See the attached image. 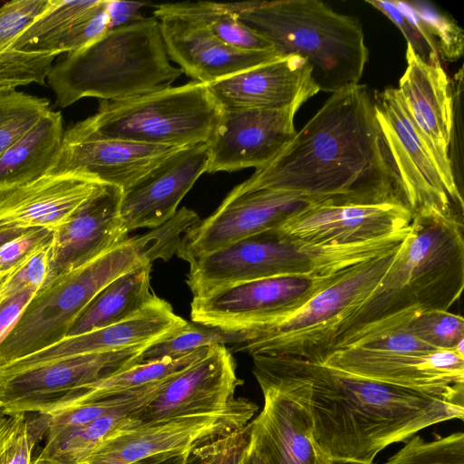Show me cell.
Instances as JSON below:
<instances>
[{
    "mask_svg": "<svg viewBox=\"0 0 464 464\" xmlns=\"http://www.w3.org/2000/svg\"><path fill=\"white\" fill-rule=\"evenodd\" d=\"M261 390L299 402L313 422L314 445L329 459L372 464L387 446L431 425L463 420V397L426 393L301 359L251 354Z\"/></svg>",
    "mask_w": 464,
    "mask_h": 464,
    "instance_id": "cell-1",
    "label": "cell"
},
{
    "mask_svg": "<svg viewBox=\"0 0 464 464\" xmlns=\"http://www.w3.org/2000/svg\"><path fill=\"white\" fill-rule=\"evenodd\" d=\"M237 187L294 192L317 204L408 208L372 96L360 83L332 93L269 163Z\"/></svg>",
    "mask_w": 464,
    "mask_h": 464,
    "instance_id": "cell-2",
    "label": "cell"
},
{
    "mask_svg": "<svg viewBox=\"0 0 464 464\" xmlns=\"http://www.w3.org/2000/svg\"><path fill=\"white\" fill-rule=\"evenodd\" d=\"M463 228V219L435 208L416 211L384 275L335 329L326 358L392 331L419 313L449 311L464 286Z\"/></svg>",
    "mask_w": 464,
    "mask_h": 464,
    "instance_id": "cell-3",
    "label": "cell"
},
{
    "mask_svg": "<svg viewBox=\"0 0 464 464\" xmlns=\"http://www.w3.org/2000/svg\"><path fill=\"white\" fill-rule=\"evenodd\" d=\"M182 73L169 62L159 20L149 16L66 54L47 81L63 108L86 97L120 101L166 89Z\"/></svg>",
    "mask_w": 464,
    "mask_h": 464,
    "instance_id": "cell-4",
    "label": "cell"
},
{
    "mask_svg": "<svg viewBox=\"0 0 464 464\" xmlns=\"http://www.w3.org/2000/svg\"><path fill=\"white\" fill-rule=\"evenodd\" d=\"M236 14L282 56L306 59L320 91L334 93L359 83L369 50L357 17L319 0L247 1Z\"/></svg>",
    "mask_w": 464,
    "mask_h": 464,
    "instance_id": "cell-5",
    "label": "cell"
},
{
    "mask_svg": "<svg viewBox=\"0 0 464 464\" xmlns=\"http://www.w3.org/2000/svg\"><path fill=\"white\" fill-rule=\"evenodd\" d=\"M221 114L206 84L191 81L124 100H100L97 111L77 124L101 137L182 148L208 143Z\"/></svg>",
    "mask_w": 464,
    "mask_h": 464,
    "instance_id": "cell-6",
    "label": "cell"
},
{
    "mask_svg": "<svg viewBox=\"0 0 464 464\" xmlns=\"http://www.w3.org/2000/svg\"><path fill=\"white\" fill-rule=\"evenodd\" d=\"M144 261L149 260L136 237H128L42 287L1 343L0 367L66 337L84 309L110 282Z\"/></svg>",
    "mask_w": 464,
    "mask_h": 464,
    "instance_id": "cell-7",
    "label": "cell"
},
{
    "mask_svg": "<svg viewBox=\"0 0 464 464\" xmlns=\"http://www.w3.org/2000/svg\"><path fill=\"white\" fill-rule=\"evenodd\" d=\"M397 249L348 268L303 306L256 331L239 350L323 363L335 329L373 290Z\"/></svg>",
    "mask_w": 464,
    "mask_h": 464,
    "instance_id": "cell-8",
    "label": "cell"
},
{
    "mask_svg": "<svg viewBox=\"0 0 464 464\" xmlns=\"http://www.w3.org/2000/svg\"><path fill=\"white\" fill-rule=\"evenodd\" d=\"M344 271L327 276H276L227 285L193 296L190 318L227 331L256 332L303 306Z\"/></svg>",
    "mask_w": 464,
    "mask_h": 464,
    "instance_id": "cell-9",
    "label": "cell"
},
{
    "mask_svg": "<svg viewBox=\"0 0 464 464\" xmlns=\"http://www.w3.org/2000/svg\"><path fill=\"white\" fill-rule=\"evenodd\" d=\"M372 96L377 124L412 215L435 208L463 219L462 194L446 179L397 89L375 90Z\"/></svg>",
    "mask_w": 464,
    "mask_h": 464,
    "instance_id": "cell-10",
    "label": "cell"
},
{
    "mask_svg": "<svg viewBox=\"0 0 464 464\" xmlns=\"http://www.w3.org/2000/svg\"><path fill=\"white\" fill-rule=\"evenodd\" d=\"M316 204L294 192L237 186L208 218L183 235L176 255L189 263L245 237L277 228Z\"/></svg>",
    "mask_w": 464,
    "mask_h": 464,
    "instance_id": "cell-11",
    "label": "cell"
},
{
    "mask_svg": "<svg viewBox=\"0 0 464 464\" xmlns=\"http://www.w3.org/2000/svg\"><path fill=\"white\" fill-rule=\"evenodd\" d=\"M258 406L245 398L226 411L179 416L113 431L83 464H128L137 459L177 450L194 448L246 426Z\"/></svg>",
    "mask_w": 464,
    "mask_h": 464,
    "instance_id": "cell-12",
    "label": "cell"
},
{
    "mask_svg": "<svg viewBox=\"0 0 464 464\" xmlns=\"http://www.w3.org/2000/svg\"><path fill=\"white\" fill-rule=\"evenodd\" d=\"M149 346L77 355L0 374L3 411L34 413L72 391L140 362Z\"/></svg>",
    "mask_w": 464,
    "mask_h": 464,
    "instance_id": "cell-13",
    "label": "cell"
},
{
    "mask_svg": "<svg viewBox=\"0 0 464 464\" xmlns=\"http://www.w3.org/2000/svg\"><path fill=\"white\" fill-rule=\"evenodd\" d=\"M243 381L226 345H212L202 358L171 377L159 394L129 414L133 427L179 416L217 413L232 407Z\"/></svg>",
    "mask_w": 464,
    "mask_h": 464,
    "instance_id": "cell-14",
    "label": "cell"
},
{
    "mask_svg": "<svg viewBox=\"0 0 464 464\" xmlns=\"http://www.w3.org/2000/svg\"><path fill=\"white\" fill-rule=\"evenodd\" d=\"M323 363L394 386L463 397L464 356L450 350L418 354L348 346L333 352Z\"/></svg>",
    "mask_w": 464,
    "mask_h": 464,
    "instance_id": "cell-15",
    "label": "cell"
},
{
    "mask_svg": "<svg viewBox=\"0 0 464 464\" xmlns=\"http://www.w3.org/2000/svg\"><path fill=\"white\" fill-rule=\"evenodd\" d=\"M179 149L101 137L76 122L64 130L48 174L79 175L125 191Z\"/></svg>",
    "mask_w": 464,
    "mask_h": 464,
    "instance_id": "cell-16",
    "label": "cell"
},
{
    "mask_svg": "<svg viewBox=\"0 0 464 464\" xmlns=\"http://www.w3.org/2000/svg\"><path fill=\"white\" fill-rule=\"evenodd\" d=\"M301 106L222 111L208 142L207 173L266 166L295 136L294 118Z\"/></svg>",
    "mask_w": 464,
    "mask_h": 464,
    "instance_id": "cell-17",
    "label": "cell"
},
{
    "mask_svg": "<svg viewBox=\"0 0 464 464\" xmlns=\"http://www.w3.org/2000/svg\"><path fill=\"white\" fill-rule=\"evenodd\" d=\"M411 220V211L398 203L316 204L275 230L311 244L345 246L396 234L408 228Z\"/></svg>",
    "mask_w": 464,
    "mask_h": 464,
    "instance_id": "cell-18",
    "label": "cell"
},
{
    "mask_svg": "<svg viewBox=\"0 0 464 464\" xmlns=\"http://www.w3.org/2000/svg\"><path fill=\"white\" fill-rule=\"evenodd\" d=\"M122 194L118 187L102 184L53 229L48 276L42 287L128 238L120 214Z\"/></svg>",
    "mask_w": 464,
    "mask_h": 464,
    "instance_id": "cell-19",
    "label": "cell"
},
{
    "mask_svg": "<svg viewBox=\"0 0 464 464\" xmlns=\"http://www.w3.org/2000/svg\"><path fill=\"white\" fill-rule=\"evenodd\" d=\"M208 164L207 142L183 147L123 191L120 214L125 231L152 229L171 218Z\"/></svg>",
    "mask_w": 464,
    "mask_h": 464,
    "instance_id": "cell-20",
    "label": "cell"
},
{
    "mask_svg": "<svg viewBox=\"0 0 464 464\" xmlns=\"http://www.w3.org/2000/svg\"><path fill=\"white\" fill-rule=\"evenodd\" d=\"M312 72L306 59L289 54L206 86L222 111L278 110L303 105L320 92Z\"/></svg>",
    "mask_w": 464,
    "mask_h": 464,
    "instance_id": "cell-21",
    "label": "cell"
},
{
    "mask_svg": "<svg viewBox=\"0 0 464 464\" xmlns=\"http://www.w3.org/2000/svg\"><path fill=\"white\" fill-rule=\"evenodd\" d=\"M187 323L174 313L170 304L155 295L130 317L85 334L66 336L43 350L0 367V374L14 373L77 355L151 345L179 331Z\"/></svg>",
    "mask_w": 464,
    "mask_h": 464,
    "instance_id": "cell-22",
    "label": "cell"
},
{
    "mask_svg": "<svg viewBox=\"0 0 464 464\" xmlns=\"http://www.w3.org/2000/svg\"><path fill=\"white\" fill-rule=\"evenodd\" d=\"M406 62L397 92L446 179L458 189L448 153L452 124L450 78L440 63H425L408 44Z\"/></svg>",
    "mask_w": 464,
    "mask_h": 464,
    "instance_id": "cell-23",
    "label": "cell"
},
{
    "mask_svg": "<svg viewBox=\"0 0 464 464\" xmlns=\"http://www.w3.org/2000/svg\"><path fill=\"white\" fill-rule=\"evenodd\" d=\"M169 58L193 81L208 84L279 56L232 47L203 25L177 16L158 19Z\"/></svg>",
    "mask_w": 464,
    "mask_h": 464,
    "instance_id": "cell-24",
    "label": "cell"
},
{
    "mask_svg": "<svg viewBox=\"0 0 464 464\" xmlns=\"http://www.w3.org/2000/svg\"><path fill=\"white\" fill-rule=\"evenodd\" d=\"M102 184L73 174H45L0 188L1 228H46L62 225Z\"/></svg>",
    "mask_w": 464,
    "mask_h": 464,
    "instance_id": "cell-25",
    "label": "cell"
},
{
    "mask_svg": "<svg viewBox=\"0 0 464 464\" xmlns=\"http://www.w3.org/2000/svg\"><path fill=\"white\" fill-rule=\"evenodd\" d=\"M264 406L249 422V443L266 464H315L317 451L308 411L288 395L262 390Z\"/></svg>",
    "mask_w": 464,
    "mask_h": 464,
    "instance_id": "cell-26",
    "label": "cell"
},
{
    "mask_svg": "<svg viewBox=\"0 0 464 464\" xmlns=\"http://www.w3.org/2000/svg\"><path fill=\"white\" fill-rule=\"evenodd\" d=\"M63 132L61 112L50 110L0 157V188L47 174L60 150Z\"/></svg>",
    "mask_w": 464,
    "mask_h": 464,
    "instance_id": "cell-27",
    "label": "cell"
},
{
    "mask_svg": "<svg viewBox=\"0 0 464 464\" xmlns=\"http://www.w3.org/2000/svg\"><path fill=\"white\" fill-rule=\"evenodd\" d=\"M203 347L177 358L139 362L121 372L82 386L42 406L34 413L52 414L78 404L127 393L168 379L180 372L208 353Z\"/></svg>",
    "mask_w": 464,
    "mask_h": 464,
    "instance_id": "cell-28",
    "label": "cell"
},
{
    "mask_svg": "<svg viewBox=\"0 0 464 464\" xmlns=\"http://www.w3.org/2000/svg\"><path fill=\"white\" fill-rule=\"evenodd\" d=\"M151 263L144 261L110 282L88 304L67 336L79 335L123 321L156 295L150 288Z\"/></svg>",
    "mask_w": 464,
    "mask_h": 464,
    "instance_id": "cell-29",
    "label": "cell"
},
{
    "mask_svg": "<svg viewBox=\"0 0 464 464\" xmlns=\"http://www.w3.org/2000/svg\"><path fill=\"white\" fill-rule=\"evenodd\" d=\"M246 4L207 1L167 3L154 5L152 14L156 19L177 16L198 23L227 44L240 50L276 51L269 40L238 19L236 13Z\"/></svg>",
    "mask_w": 464,
    "mask_h": 464,
    "instance_id": "cell-30",
    "label": "cell"
},
{
    "mask_svg": "<svg viewBox=\"0 0 464 464\" xmlns=\"http://www.w3.org/2000/svg\"><path fill=\"white\" fill-rule=\"evenodd\" d=\"M130 413L108 414L46 438L32 464H83L113 431L129 422Z\"/></svg>",
    "mask_w": 464,
    "mask_h": 464,
    "instance_id": "cell-31",
    "label": "cell"
},
{
    "mask_svg": "<svg viewBox=\"0 0 464 464\" xmlns=\"http://www.w3.org/2000/svg\"><path fill=\"white\" fill-rule=\"evenodd\" d=\"M96 0H51L49 7L14 41L11 48L59 55V48L73 23Z\"/></svg>",
    "mask_w": 464,
    "mask_h": 464,
    "instance_id": "cell-32",
    "label": "cell"
},
{
    "mask_svg": "<svg viewBox=\"0 0 464 464\" xmlns=\"http://www.w3.org/2000/svg\"><path fill=\"white\" fill-rule=\"evenodd\" d=\"M256 336V332L227 331L191 321L174 334L147 347L140 362L177 358L212 345H242Z\"/></svg>",
    "mask_w": 464,
    "mask_h": 464,
    "instance_id": "cell-33",
    "label": "cell"
},
{
    "mask_svg": "<svg viewBox=\"0 0 464 464\" xmlns=\"http://www.w3.org/2000/svg\"><path fill=\"white\" fill-rule=\"evenodd\" d=\"M46 418L39 413L0 416V464H32L33 451L46 432Z\"/></svg>",
    "mask_w": 464,
    "mask_h": 464,
    "instance_id": "cell-34",
    "label": "cell"
},
{
    "mask_svg": "<svg viewBox=\"0 0 464 464\" xmlns=\"http://www.w3.org/2000/svg\"><path fill=\"white\" fill-rule=\"evenodd\" d=\"M50 110L46 98L0 90V157Z\"/></svg>",
    "mask_w": 464,
    "mask_h": 464,
    "instance_id": "cell-35",
    "label": "cell"
},
{
    "mask_svg": "<svg viewBox=\"0 0 464 464\" xmlns=\"http://www.w3.org/2000/svg\"><path fill=\"white\" fill-rule=\"evenodd\" d=\"M393 330L405 331L437 350L464 356L463 317L449 311L419 313Z\"/></svg>",
    "mask_w": 464,
    "mask_h": 464,
    "instance_id": "cell-36",
    "label": "cell"
},
{
    "mask_svg": "<svg viewBox=\"0 0 464 464\" xmlns=\"http://www.w3.org/2000/svg\"><path fill=\"white\" fill-rule=\"evenodd\" d=\"M366 3L388 17L401 32L407 44L425 63H440L435 42L407 1L369 0Z\"/></svg>",
    "mask_w": 464,
    "mask_h": 464,
    "instance_id": "cell-37",
    "label": "cell"
},
{
    "mask_svg": "<svg viewBox=\"0 0 464 464\" xmlns=\"http://www.w3.org/2000/svg\"><path fill=\"white\" fill-rule=\"evenodd\" d=\"M383 464H464V434L454 432L431 441L413 436Z\"/></svg>",
    "mask_w": 464,
    "mask_h": 464,
    "instance_id": "cell-38",
    "label": "cell"
},
{
    "mask_svg": "<svg viewBox=\"0 0 464 464\" xmlns=\"http://www.w3.org/2000/svg\"><path fill=\"white\" fill-rule=\"evenodd\" d=\"M56 56L14 48L0 52V90L36 82L44 84Z\"/></svg>",
    "mask_w": 464,
    "mask_h": 464,
    "instance_id": "cell-39",
    "label": "cell"
},
{
    "mask_svg": "<svg viewBox=\"0 0 464 464\" xmlns=\"http://www.w3.org/2000/svg\"><path fill=\"white\" fill-rule=\"evenodd\" d=\"M200 221L198 214L187 208L149 233L136 237L143 256L152 263L155 259H169L176 254L183 235Z\"/></svg>",
    "mask_w": 464,
    "mask_h": 464,
    "instance_id": "cell-40",
    "label": "cell"
},
{
    "mask_svg": "<svg viewBox=\"0 0 464 464\" xmlns=\"http://www.w3.org/2000/svg\"><path fill=\"white\" fill-rule=\"evenodd\" d=\"M409 4L431 34L440 58L455 62L463 55L464 32L448 14L426 2L410 1Z\"/></svg>",
    "mask_w": 464,
    "mask_h": 464,
    "instance_id": "cell-41",
    "label": "cell"
},
{
    "mask_svg": "<svg viewBox=\"0 0 464 464\" xmlns=\"http://www.w3.org/2000/svg\"><path fill=\"white\" fill-rule=\"evenodd\" d=\"M50 246L51 242L42 246L0 283V300L26 289H41L48 276Z\"/></svg>",
    "mask_w": 464,
    "mask_h": 464,
    "instance_id": "cell-42",
    "label": "cell"
},
{
    "mask_svg": "<svg viewBox=\"0 0 464 464\" xmlns=\"http://www.w3.org/2000/svg\"><path fill=\"white\" fill-rule=\"evenodd\" d=\"M51 0H13L0 7V52L10 46L34 20L50 5Z\"/></svg>",
    "mask_w": 464,
    "mask_h": 464,
    "instance_id": "cell-43",
    "label": "cell"
},
{
    "mask_svg": "<svg viewBox=\"0 0 464 464\" xmlns=\"http://www.w3.org/2000/svg\"><path fill=\"white\" fill-rule=\"evenodd\" d=\"M53 231L46 228H30L0 247V283L34 253L50 243Z\"/></svg>",
    "mask_w": 464,
    "mask_h": 464,
    "instance_id": "cell-44",
    "label": "cell"
},
{
    "mask_svg": "<svg viewBox=\"0 0 464 464\" xmlns=\"http://www.w3.org/2000/svg\"><path fill=\"white\" fill-rule=\"evenodd\" d=\"M452 89V124L449 144V160L451 172L459 192L462 194V170H463V119H462V93H463V67L461 66L453 78L450 79Z\"/></svg>",
    "mask_w": 464,
    "mask_h": 464,
    "instance_id": "cell-45",
    "label": "cell"
},
{
    "mask_svg": "<svg viewBox=\"0 0 464 464\" xmlns=\"http://www.w3.org/2000/svg\"><path fill=\"white\" fill-rule=\"evenodd\" d=\"M352 346H358L373 351L418 354L437 351V349L425 343L412 334L401 330L385 332Z\"/></svg>",
    "mask_w": 464,
    "mask_h": 464,
    "instance_id": "cell-46",
    "label": "cell"
},
{
    "mask_svg": "<svg viewBox=\"0 0 464 464\" xmlns=\"http://www.w3.org/2000/svg\"><path fill=\"white\" fill-rule=\"evenodd\" d=\"M35 293L26 289L0 300V344L15 325Z\"/></svg>",
    "mask_w": 464,
    "mask_h": 464,
    "instance_id": "cell-47",
    "label": "cell"
},
{
    "mask_svg": "<svg viewBox=\"0 0 464 464\" xmlns=\"http://www.w3.org/2000/svg\"><path fill=\"white\" fill-rule=\"evenodd\" d=\"M148 4L141 2H128L107 0L109 15V30L129 25L143 19L141 9Z\"/></svg>",
    "mask_w": 464,
    "mask_h": 464,
    "instance_id": "cell-48",
    "label": "cell"
},
{
    "mask_svg": "<svg viewBox=\"0 0 464 464\" xmlns=\"http://www.w3.org/2000/svg\"><path fill=\"white\" fill-rule=\"evenodd\" d=\"M191 450H177L150 455L128 464H188Z\"/></svg>",
    "mask_w": 464,
    "mask_h": 464,
    "instance_id": "cell-49",
    "label": "cell"
},
{
    "mask_svg": "<svg viewBox=\"0 0 464 464\" xmlns=\"http://www.w3.org/2000/svg\"><path fill=\"white\" fill-rule=\"evenodd\" d=\"M30 229V228H29ZM26 230L24 228H1L0 229V247L14 238L21 236Z\"/></svg>",
    "mask_w": 464,
    "mask_h": 464,
    "instance_id": "cell-50",
    "label": "cell"
},
{
    "mask_svg": "<svg viewBox=\"0 0 464 464\" xmlns=\"http://www.w3.org/2000/svg\"><path fill=\"white\" fill-rule=\"evenodd\" d=\"M241 464H266L256 450L248 443Z\"/></svg>",
    "mask_w": 464,
    "mask_h": 464,
    "instance_id": "cell-51",
    "label": "cell"
},
{
    "mask_svg": "<svg viewBox=\"0 0 464 464\" xmlns=\"http://www.w3.org/2000/svg\"><path fill=\"white\" fill-rule=\"evenodd\" d=\"M327 464H367L359 461L353 460H340V459H329L327 460Z\"/></svg>",
    "mask_w": 464,
    "mask_h": 464,
    "instance_id": "cell-52",
    "label": "cell"
},
{
    "mask_svg": "<svg viewBox=\"0 0 464 464\" xmlns=\"http://www.w3.org/2000/svg\"><path fill=\"white\" fill-rule=\"evenodd\" d=\"M328 459L317 453L315 464H327Z\"/></svg>",
    "mask_w": 464,
    "mask_h": 464,
    "instance_id": "cell-53",
    "label": "cell"
},
{
    "mask_svg": "<svg viewBox=\"0 0 464 464\" xmlns=\"http://www.w3.org/2000/svg\"><path fill=\"white\" fill-rule=\"evenodd\" d=\"M3 407H4L3 402L0 400V416H1L2 412H3Z\"/></svg>",
    "mask_w": 464,
    "mask_h": 464,
    "instance_id": "cell-54",
    "label": "cell"
}]
</instances>
